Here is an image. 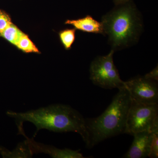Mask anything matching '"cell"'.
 <instances>
[{"label": "cell", "mask_w": 158, "mask_h": 158, "mask_svg": "<svg viewBox=\"0 0 158 158\" xmlns=\"http://www.w3.org/2000/svg\"><path fill=\"white\" fill-rule=\"evenodd\" d=\"M101 23L114 52L137 43L143 29L142 16L132 0L116 6L103 16Z\"/></svg>", "instance_id": "obj_2"}, {"label": "cell", "mask_w": 158, "mask_h": 158, "mask_svg": "<svg viewBox=\"0 0 158 158\" xmlns=\"http://www.w3.org/2000/svg\"><path fill=\"white\" fill-rule=\"evenodd\" d=\"M152 141L149 157L157 158L158 157V118L156 119L152 128Z\"/></svg>", "instance_id": "obj_14"}, {"label": "cell", "mask_w": 158, "mask_h": 158, "mask_svg": "<svg viewBox=\"0 0 158 158\" xmlns=\"http://www.w3.org/2000/svg\"><path fill=\"white\" fill-rule=\"evenodd\" d=\"M65 23L73 26L76 30L83 32L103 34V29L101 22L98 21L90 15L77 19L67 20Z\"/></svg>", "instance_id": "obj_9"}, {"label": "cell", "mask_w": 158, "mask_h": 158, "mask_svg": "<svg viewBox=\"0 0 158 158\" xmlns=\"http://www.w3.org/2000/svg\"><path fill=\"white\" fill-rule=\"evenodd\" d=\"M18 48L27 53H40L39 49L34 44L28 36L24 33L15 45Z\"/></svg>", "instance_id": "obj_12"}, {"label": "cell", "mask_w": 158, "mask_h": 158, "mask_svg": "<svg viewBox=\"0 0 158 158\" xmlns=\"http://www.w3.org/2000/svg\"><path fill=\"white\" fill-rule=\"evenodd\" d=\"M131 104L129 94L125 87L118 89L112 102L98 117L85 118L88 135V148L119 134H124Z\"/></svg>", "instance_id": "obj_3"}, {"label": "cell", "mask_w": 158, "mask_h": 158, "mask_svg": "<svg viewBox=\"0 0 158 158\" xmlns=\"http://www.w3.org/2000/svg\"><path fill=\"white\" fill-rule=\"evenodd\" d=\"M157 118L158 104H144L131 101L124 134L133 136L140 132L151 131Z\"/></svg>", "instance_id": "obj_5"}, {"label": "cell", "mask_w": 158, "mask_h": 158, "mask_svg": "<svg viewBox=\"0 0 158 158\" xmlns=\"http://www.w3.org/2000/svg\"><path fill=\"white\" fill-rule=\"evenodd\" d=\"M146 78L150 79V80H152V81H155L158 82V65L156 67L153 69L151 71L146 74L144 76Z\"/></svg>", "instance_id": "obj_16"}, {"label": "cell", "mask_w": 158, "mask_h": 158, "mask_svg": "<svg viewBox=\"0 0 158 158\" xmlns=\"http://www.w3.org/2000/svg\"><path fill=\"white\" fill-rule=\"evenodd\" d=\"M131 101L144 104H158V82L138 76L125 81Z\"/></svg>", "instance_id": "obj_6"}, {"label": "cell", "mask_w": 158, "mask_h": 158, "mask_svg": "<svg viewBox=\"0 0 158 158\" xmlns=\"http://www.w3.org/2000/svg\"><path fill=\"white\" fill-rule=\"evenodd\" d=\"M7 148H5V147L2 146H0V154H2L3 152H5L7 150Z\"/></svg>", "instance_id": "obj_18"}, {"label": "cell", "mask_w": 158, "mask_h": 158, "mask_svg": "<svg viewBox=\"0 0 158 158\" xmlns=\"http://www.w3.org/2000/svg\"><path fill=\"white\" fill-rule=\"evenodd\" d=\"M1 155L3 158H31L33 156L26 140L22 143H19L12 151L7 149Z\"/></svg>", "instance_id": "obj_10"}, {"label": "cell", "mask_w": 158, "mask_h": 158, "mask_svg": "<svg viewBox=\"0 0 158 158\" xmlns=\"http://www.w3.org/2000/svg\"><path fill=\"white\" fill-rule=\"evenodd\" d=\"M23 34L22 31L12 23L0 34V36L15 46Z\"/></svg>", "instance_id": "obj_11"}, {"label": "cell", "mask_w": 158, "mask_h": 158, "mask_svg": "<svg viewBox=\"0 0 158 158\" xmlns=\"http://www.w3.org/2000/svg\"><path fill=\"white\" fill-rule=\"evenodd\" d=\"M131 1V0H113V2H114L115 6H117V5L127 2Z\"/></svg>", "instance_id": "obj_17"}, {"label": "cell", "mask_w": 158, "mask_h": 158, "mask_svg": "<svg viewBox=\"0 0 158 158\" xmlns=\"http://www.w3.org/2000/svg\"><path fill=\"white\" fill-rule=\"evenodd\" d=\"M129 149L123 156L125 158H144L149 156L152 141L151 131L136 133Z\"/></svg>", "instance_id": "obj_8"}, {"label": "cell", "mask_w": 158, "mask_h": 158, "mask_svg": "<svg viewBox=\"0 0 158 158\" xmlns=\"http://www.w3.org/2000/svg\"><path fill=\"white\" fill-rule=\"evenodd\" d=\"M12 23L11 18L7 13L0 10V34Z\"/></svg>", "instance_id": "obj_15"}, {"label": "cell", "mask_w": 158, "mask_h": 158, "mask_svg": "<svg viewBox=\"0 0 158 158\" xmlns=\"http://www.w3.org/2000/svg\"><path fill=\"white\" fill-rule=\"evenodd\" d=\"M7 115L14 118L18 127L22 126L24 122L34 124L37 129L35 136L42 129L57 133L73 132L81 136L86 144L88 143L85 118L68 105H52L23 113L8 111Z\"/></svg>", "instance_id": "obj_1"}, {"label": "cell", "mask_w": 158, "mask_h": 158, "mask_svg": "<svg viewBox=\"0 0 158 158\" xmlns=\"http://www.w3.org/2000/svg\"><path fill=\"white\" fill-rule=\"evenodd\" d=\"M19 134L23 135L27 138L26 141L32 155L34 154L44 153L54 158H84L80 150H73L69 148L59 149L52 145L39 143L34 139L26 136L23 129L20 130Z\"/></svg>", "instance_id": "obj_7"}, {"label": "cell", "mask_w": 158, "mask_h": 158, "mask_svg": "<svg viewBox=\"0 0 158 158\" xmlns=\"http://www.w3.org/2000/svg\"><path fill=\"white\" fill-rule=\"evenodd\" d=\"M114 52L112 49L108 55L97 57L90 63V79L94 85L107 89L125 88V82L113 62Z\"/></svg>", "instance_id": "obj_4"}, {"label": "cell", "mask_w": 158, "mask_h": 158, "mask_svg": "<svg viewBox=\"0 0 158 158\" xmlns=\"http://www.w3.org/2000/svg\"><path fill=\"white\" fill-rule=\"evenodd\" d=\"M75 29H66L60 31L59 33V37L60 41L67 50L71 48L75 40Z\"/></svg>", "instance_id": "obj_13"}]
</instances>
